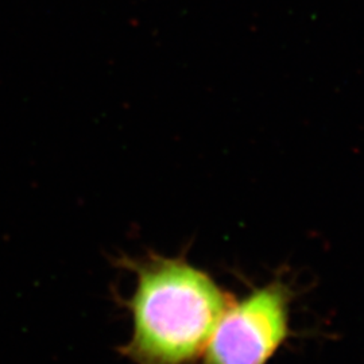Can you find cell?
<instances>
[{"instance_id":"obj_1","label":"cell","mask_w":364,"mask_h":364,"mask_svg":"<svg viewBox=\"0 0 364 364\" xmlns=\"http://www.w3.org/2000/svg\"><path fill=\"white\" fill-rule=\"evenodd\" d=\"M117 264L135 277L123 301L132 332L119 352L134 364L197 363L234 297L185 255L123 257Z\"/></svg>"},{"instance_id":"obj_2","label":"cell","mask_w":364,"mask_h":364,"mask_svg":"<svg viewBox=\"0 0 364 364\" xmlns=\"http://www.w3.org/2000/svg\"><path fill=\"white\" fill-rule=\"evenodd\" d=\"M297 293L277 275L245 297L234 299L209 338L201 364H269L291 336V305Z\"/></svg>"}]
</instances>
